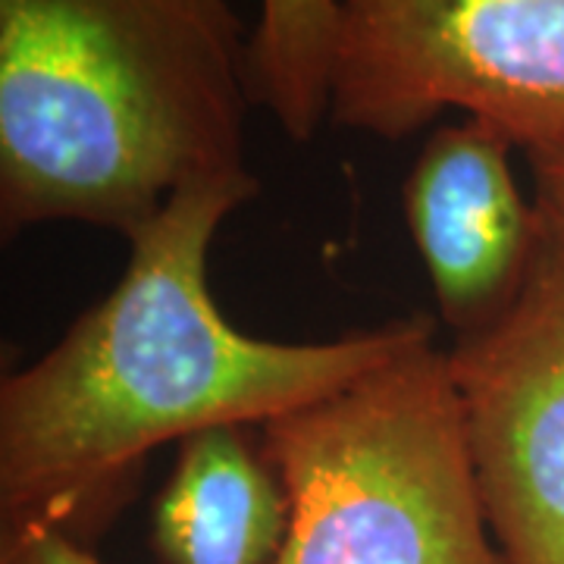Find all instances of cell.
Returning <instances> with one entry per match:
<instances>
[{"mask_svg": "<svg viewBox=\"0 0 564 564\" xmlns=\"http://www.w3.org/2000/svg\"><path fill=\"white\" fill-rule=\"evenodd\" d=\"M448 110L521 151L564 135V0H336V126L399 141Z\"/></svg>", "mask_w": 564, "mask_h": 564, "instance_id": "4", "label": "cell"}, {"mask_svg": "<svg viewBox=\"0 0 564 564\" xmlns=\"http://www.w3.org/2000/svg\"><path fill=\"white\" fill-rule=\"evenodd\" d=\"M0 564H101L91 545L57 530L20 527L0 533Z\"/></svg>", "mask_w": 564, "mask_h": 564, "instance_id": "10", "label": "cell"}, {"mask_svg": "<svg viewBox=\"0 0 564 564\" xmlns=\"http://www.w3.org/2000/svg\"><path fill=\"white\" fill-rule=\"evenodd\" d=\"M533 176V207L549 242L564 254V135L524 151Z\"/></svg>", "mask_w": 564, "mask_h": 564, "instance_id": "9", "label": "cell"}, {"mask_svg": "<svg viewBox=\"0 0 564 564\" xmlns=\"http://www.w3.org/2000/svg\"><path fill=\"white\" fill-rule=\"evenodd\" d=\"M289 536V492L258 426H214L180 443L154 499L158 564H276Z\"/></svg>", "mask_w": 564, "mask_h": 564, "instance_id": "7", "label": "cell"}, {"mask_svg": "<svg viewBox=\"0 0 564 564\" xmlns=\"http://www.w3.org/2000/svg\"><path fill=\"white\" fill-rule=\"evenodd\" d=\"M511 148L480 120L443 126L404 182L408 229L455 339L514 304L543 242L540 214L511 173Z\"/></svg>", "mask_w": 564, "mask_h": 564, "instance_id": "6", "label": "cell"}, {"mask_svg": "<svg viewBox=\"0 0 564 564\" xmlns=\"http://www.w3.org/2000/svg\"><path fill=\"white\" fill-rule=\"evenodd\" d=\"M248 39L229 0H0V229L132 236L248 173Z\"/></svg>", "mask_w": 564, "mask_h": 564, "instance_id": "2", "label": "cell"}, {"mask_svg": "<svg viewBox=\"0 0 564 564\" xmlns=\"http://www.w3.org/2000/svg\"><path fill=\"white\" fill-rule=\"evenodd\" d=\"M258 195L254 173L192 182L135 229L117 285L0 383V527H44L91 545L135 496L163 443L261 426L323 399L433 333L399 317L326 343L232 326L207 263L223 220Z\"/></svg>", "mask_w": 564, "mask_h": 564, "instance_id": "1", "label": "cell"}, {"mask_svg": "<svg viewBox=\"0 0 564 564\" xmlns=\"http://www.w3.org/2000/svg\"><path fill=\"white\" fill-rule=\"evenodd\" d=\"M336 0H261L248 35L251 101L292 141H311L329 113Z\"/></svg>", "mask_w": 564, "mask_h": 564, "instance_id": "8", "label": "cell"}, {"mask_svg": "<svg viewBox=\"0 0 564 564\" xmlns=\"http://www.w3.org/2000/svg\"><path fill=\"white\" fill-rule=\"evenodd\" d=\"M258 430L289 492L276 564H505L436 329Z\"/></svg>", "mask_w": 564, "mask_h": 564, "instance_id": "3", "label": "cell"}, {"mask_svg": "<svg viewBox=\"0 0 564 564\" xmlns=\"http://www.w3.org/2000/svg\"><path fill=\"white\" fill-rule=\"evenodd\" d=\"M448 358L505 564H564V254L545 232L514 304Z\"/></svg>", "mask_w": 564, "mask_h": 564, "instance_id": "5", "label": "cell"}]
</instances>
